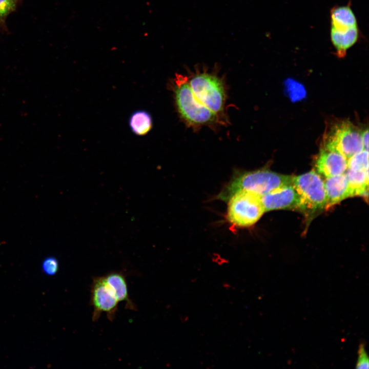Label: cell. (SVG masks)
Here are the masks:
<instances>
[{
    "instance_id": "cell-1",
    "label": "cell",
    "mask_w": 369,
    "mask_h": 369,
    "mask_svg": "<svg viewBox=\"0 0 369 369\" xmlns=\"http://www.w3.org/2000/svg\"><path fill=\"white\" fill-rule=\"evenodd\" d=\"M293 176L266 169L235 172L230 181L217 196L224 201L235 193L245 191L260 196L283 186L292 184Z\"/></svg>"
},
{
    "instance_id": "cell-19",
    "label": "cell",
    "mask_w": 369,
    "mask_h": 369,
    "mask_svg": "<svg viewBox=\"0 0 369 369\" xmlns=\"http://www.w3.org/2000/svg\"><path fill=\"white\" fill-rule=\"evenodd\" d=\"M358 358L356 363V368H367L369 366V359L367 354L365 345L361 343L360 344L358 351Z\"/></svg>"
},
{
    "instance_id": "cell-8",
    "label": "cell",
    "mask_w": 369,
    "mask_h": 369,
    "mask_svg": "<svg viewBox=\"0 0 369 369\" xmlns=\"http://www.w3.org/2000/svg\"><path fill=\"white\" fill-rule=\"evenodd\" d=\"M260 199L265 212L284 209L299 211L298 195L292 184L274 190Z\"/></svg>"
},
{
    "instance_id": "cell-13",
    "label": "cell",
    "mask_w": 369,
    "mask_h": 369,
    "mask_svg": "<svg viewBox=\"0 0 369 369\" xmlns=\"http://www.w3.org/2000/svg\"><path fill=\"white\" fill-rule=\"evenodd\" d=\"M352 197L367 196L368 182V170L354 171L347 169L345 172Z\"/></svg>"
},
{
    "instance_id": "cell-18",
    "label": "cell",
    "mask_w": 369,
    "mask_h": 369,
    "mask_svg": "<svg viewBox=\"0 0 369 369\" xmlns=\"http://www.w3.org/2000/svg\"><path fill=\"white\" fill-rule=\"evenodd\" d=\"M58 268V261L54 257L50 256L46 258L42 264V270L47 275L52 276L56 274Z\"/></svg>"
},
{
    "instance_id": "cell-2",
    "label": "cell",
    "mask_w": 369,
    "mask_h": 369,
    "mask_svg": "<svg viewBox=\"0 0 369 369\" xmlns=\"http://www.w3.org/2000/svg\"><path fill=\"white\" fill-rule=\"evenodd\" d=\"M172 87L177 110L180 118L189 127H213L223 123L216 115L197 100L189 85L188 76L176 74Z\"/></svg>"
},
{
    "instance_id": "cell-15",
    "label": "cell",
    "mask_w": 369,
    "mask_h": 369,
    "mask_svg": "<svg viewBox=\"0 0 369 369\" xmlns=\"http://www.w3.org/2000/svg\"><path fill=\"white\" fill-rule=\"evenodd\" d=\"M331 26H358L356 17L348 5L335 6L330 12Z\"/></svg>"
},
{
    "instance_id": "cell-6",
    "label": "cell",
    "mask_w": 369,
    "mask_h": 369,
    "mask_svg": "<svg viewBox=\"0 0 369 369\" xmlns=\"http://www.w3.org/2000/svg\"><path fill=\"white\" fill-rule=\"evenodd\" d=\"M227 202V219L231 224L238 228L253 225L265 212L260 196L250 192H238Z\"/></svg>"
},
{
    "instance_id": "cell-14",
    "label": "cell",
    "mask_w": 369,
    "mask_h": 369,
    "mask_svg": "<svg viewBox=\"0 0 369 369\" xmlns=\"http://www.w3.org/2000/svg\"><path fill=\"white\" fill-rule=\"evenodd\" d=\"M129 125L131 131L136 135H146L152 128V118L148 112L144 110H136L131 114Z\"/></svg>"
},
{
    "instance_id": "cell-11",
    "label": "cell",
    "mask_w": 369,
    "mask_h": 369,
    "mask_svg": "<svg viewBox=\"0 0 369 369\" xmlns=\"http://www.w3.org/2000/svg\"><path fill=\"white\" fill-rule=\"evenodd\" d=\"M359 37L358 27L344 31L330 29L331 40L339 57H344L348 49L354 46Z\"/></svg>"
},
{
    "instance_id": "cell-12",
    "label": "cell",
    "mask_w": 369,
    "mask_h": 369,
    "mask_svg": "<svg viewBox=\"0 0 369 369\" xmlns=\"http://www.w3.org/2000/svg\"><path fill=\"white\" fill-rule=\"evenodd\" d=\"M118 302L124 301L126 308L136 310V306L129 297L125 276L120 272H111L104 276Z\"/></svg>"
},
{
    "instance_id": "cell-9",
    "label": "cell",
    "mask_w": 369,
    "mask_h": 369,
    "mask_svg": "<svg viewBox=\"0 0 369 369\" xmlns=\"http://www.w3.org/2000/svg\"><path fill=\"white\" fill-rule=\"evenodd\" d=\"M318 174L328 178L342 174L347 169V159L337 151L322 147L316 161Z\"/></svg>"
},
{
    "instance_id": "cell-7",
    "label": "cell",
    "mask_w": 369,
    "mask_h": 369,
    "mask_svg": "<svg viewBox=\"0 0 369 369\" xmlns=\"http://www.w3.org/2000/svg\"><path fill=\"white\" fill-rule=\"evenodd\" d=\"M118 302L104 276L95 277L93 279L91 303L93 309V321H97L102 313L106 314L109 320H113L118 310Z\"/></svg>"
},
{
    "instance_id": "cell-17",
    "label": "cell",
    "mask_w": 369,
    "mask_h": 369,
    "mask_svg": "<svg viewBox=\"0 0 369 369\" xmlns=\"http://www.w3.org/2000/svg\"><path fill=\"white\" fill-rule=\"evenodd\" d=\"M19 0H0V26L5 25L7 16L16 8Z\"/></svg>"
},
{
    "instance_id": "cell-4",
    "label": "cell",
    "mask_w": 369,
    "mask_h": 369,
    "mask_svg": "<svg viewBox=\"0 0 369 369\" xmlns=\"http://www.w3.org/2000/svg\"><path fill=\"white\" fill-rule=\"evenodd\" d=\"M322 147L338 152L347 160L363 150L362 132L348 120L331 123L323 136Z\"/></svg>"
},
{
    "instance_id": "cell-3",
    "label": "cell",
    "mask_w": 369,
    "mask_h": 369,
    "mask_svg": "<svg viewBox=\"0 0 369 369\" xmlns=\"http://www.w3.org/2000/svg\"><path fill=\"white\" fill-rule=\"evenodd\" d=\"M193 95L203 106L213 112L223 122L225 119L227 93L224 83L218 75L197 68L188 77Z\"/></svg>"
},
{
    "instance_id": "cell-20",
    "label": "cell",
    "mask_w": 369,
    "mask_h": 369,
    "mask_svg": "<svg viewBox=\"0 0 369 369\" xmlns=\"http://www.w3.org/2000/svg\"><path fill=\"white\" fill-rule=\"evenodd\" d=\"M362 140L363 146V150L368 151V130L362 132Z\"/></svg>"
},
{
    "instance_id": "cell-16",
    "label": "cell",
    "mask_w": 369,
    "mask_h": 369,
    "mask_svg": "<svg viewBox=\"0 0 369 369\" xmlns=\"http://www.w3.org/2000/svg\"><path fill=\"white\" fill-rule=\"evenodd\" d=\"M347 169L354 171H366L368 169V152L362 151L347 160Z\"/></svg>"
},
{
    "instance_id": "cell-5",
    "label": "cell",
    "mask_w": 369,
    "mask_h": 369,
    "mask_svg": "<svg viewBox=\"0 0 369 369\" xmlns=\"http://www.w3.org/2000/svg\"><path fill=\"white\" fill-rule=\"evenodd\" d=\"M292 184L298 195L299 211L312 215L326 209L324 181L316 171L293 176Z\"/></svg>"
},
{
    "instance_id": "cell-10",
    "label": "cell",
    "mask_w": 369,
    "mask_h": 369,
    "mask_svg": "<svg viewBox=\"0 0 369 369\" xmlns=\"http://www.w3.org/2000/svg\"><path fill=\"white\" fill-rule=\"evenodd\" d=\"M326 198V209L352 197L348 180L344 173L326 178L324 181Z\"/></svg>"
}]
</instances>
